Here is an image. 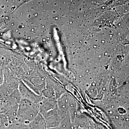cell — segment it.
Segmentation results:
<instances>
[{
    "label": "cell",
    "mask_w": 129,
    "mask_h": 129,
    "mask_svg": "<svg viewBox=\"0 0 129 129\" xmlns=\"http://www.w3.org/2000/svg\"><path fill=\"white\" fill-rule=\"evenodd\" d=\"M92 129H104L102 128V127H98V126H95L94 127V128Z\"/></svg>",
    "instance_id": "obj_11"
},
{
    "label": "cell",
    "mask_w": 129,
    "mask_h": 129,
    "mask_svg": "<svg viewBox=\"0 0 129 129\" xmlns=\"http://www.w3.org/2000/svg\"><path fill=\"white\" fill-rule=\"evenodd\" d=\"M21 80L33 91L41 95L46 84V80L40 76H25Z\"/></svg>",
    "instance_id": "obj_3"
},
{
    "label": "cell",
    "mask_w": 129,
    "mask_h": 129,
    "mask_svg": "<svg viewBox=\"0 0 129 129\" xmlns=\"http://www.w3.org/2000/svg\"><path fill=\"white\" fill-rule=\"evenodd\" d=\"M57 98H45L43 96L41 101L39 103L40 113L42 114L52 110L57 107Z\"/></svg>",
    "instance_id": "obj_5"
},
{
    "label": "cell",
    "mask_w": 129,
    "mask_h": 129,
    "mask_svg": "<svg viewBox=\"0 0 129 129\" xmlns=\"http://www.w3.org/2000/svg\"><path fill=\"white\" fill-rule=\"evenodd\" d=\"M11 123L8 118L3 113H0V129H9Z\"/></svg>",
    "instance_id": "obj_8"
},
{
    "label": "cell",
    "mask_w": 129,
    "mask_h": 129,
    "mask_svg": "<svg viewBox=\"0 0 129 129\" xmlns=\"http://www.w3.org/2000/svg\"><path fill=\"white\" fill-rule=\"evenodd\" d=\"M39 113V103L22 98L19 106L16 121L28 124Z\"/></svg>",
    "instance_id": "obj_1"
},
{
    "label": "cell",
    "mask_w": 129,
    "mask_h": 129,
    "mask_svg": "<svg viewBox=\"0 0 129 129\" xmlns=\"http://www.w3.org/2000/svg\"><path fill=\"white\" fill-rule=\"evenodd\" d=\"M89 129V128H77L76 129Z\"/></svg>",
    "instance_id": "obj_13"
},
{
    "label": "cell",
    "mask_w": 129,
    "mask_h": 129,
    "mask_svg": "<svg viewBox=\"0 0 129 129\" xmlns=\"http://www.w3.org/2000/svg\"><path fill=\"white\" fill-rule=\"evenodd\" d=\"M18 90L22 98L27 99L35 103H39L43 98L42 96L36 94L28 87L21 80L19 85Z\"/></svg>",
    "instance_id": "obj_4"
},
{
    "label": "cell",
    "mask_w": 129,
    "mask_h": 129,
    "mask_svg": "<svg viewBox=\"0 0 129 129\" xmlns=\"http://www.w3.org/2000/svg\"><path fill=\"white\" fill-rule=\"evenodd\" d=\"M3 111V104L0 102V113H2Z\"/></svg>",
    "instance_id": "obj_10"
},
{
    "label": "cell",
    "mask_w": 129,
    "mask_h": 129,
    "mask_svg": "<svg viewBox=\"0 0 129 129\" xmlns=\"http://www.w3.org/2000/svg\"><path fill=\"white\" fill-rule=\"evenodd\" d=\"M58 127V129H76L72 122L70 113L63 119Z\"/></svg>",
    "instance_id": "obj_7"
},
{
    "label": "cell",
    "mask_w": 129,
    "mask_h": 129,
    "mask_svg": "<svg viewBox=\"0 0 129 129\" xmlns=\"http://www.w3.org/2000/svg\"><path fill=\"white\" fill-rule=\"evenodd\" d=\"M28 125L29 129H48L45 118L40 113Z\"/></svg>",
    "instance_id": "obj_6"
},
{
    "label": "cell",
    "mask_w": 129,
    "mask_h": 129,
    "mask_svg": "<svg viewBox=\"0 0 129 129\" xmlns=\"http://www.w3.org/2000/svg\"><path fill=\"white\" fill-rule=\"evenodd\" d=\"M47 129H58V127H54V128H48Z\"/></svg>",
    "instance_id": "obj_12"
},
{
    "label": "cell",
    "mask_w": 129,
    "mask_h": 129,
    "mask_svg": "<svg viewBox=\"0 0 129 129\" xmlns=\"http://www.w3.org/2000/svg\"><path fill=\"white\" fill-rule=\"evenodd\" d=\"M9 129H29L28 125L15 121L11 123Z\"/></svg>",
    "instance_id": "obj_9"
},
{
    "label": "cell",
    "mask_w": 129,
    "mask_h": 129,
    "mask_svg": "<svg viewBox=\"0 0 129 129\" xmlns=\"http://www.w3.org/2000/svg\"><path fill=\"white\" fill-rule=\"evenodd\" d=\"M68 113L61 111L57 107L42 115L45 118L48 128L58 127Z\"/></svg>",
    "instance_id": "obj_2"
}]
</instances>
